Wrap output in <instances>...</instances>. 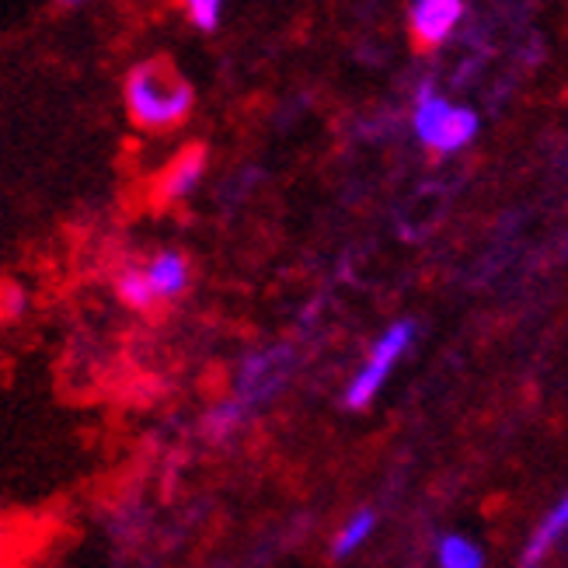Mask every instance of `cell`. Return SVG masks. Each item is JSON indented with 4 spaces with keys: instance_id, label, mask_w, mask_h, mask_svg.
Here are the masks:
<instances>
[{
    "instance_id": "1",
    "label": "cell",
    "mask_w": 568,
    "mask_h": 568,
    "mask_svg": "<svg viewBox=\"0 0 568 568\" xmlns=\"http://www.w3.org/2000/svg\"><path fill=\"white\" fill-rule=\"evenodd\" d=\"M126 115L143 133L179 130L195 109V91L168 60L136 63L122 81Z\"/></svg>"
},
{
    "instance_id": "2",
    "label": "cell",
    "mask_w": 568,
    "mask_h": 568,
    "mask_svg": "<svg viewBox=\"0 0 568 568\" xmlns=\"http://www.w3.org/2000/svg\"><path fill=\"white\" fill-rule=\"evenodd\" d=\"M412 130L418 136V143L433 154H457L471 143L481 130V122L475 115V109L467 105H454L443 94H436L433 88L418 91V102L412 112Z\"/></svg>"
},
{
    "instance_id": "3",
    "label": "cell",
    "mask_w": 568,
    "mask_h": 568,
    "mask_svg": "<svg viewBox=\"0 0 568 568\" xmlns=\"http://www.w3.org/2000/svg\"><path fill=\"white\" fill-rule=\"evenodd\" d=\"M415 338V321H394V325L374 342V349H369V356L363 359L359 374L349 381V387H345V408L353 412H363L374 405V398L384 390L390 369L398 366V359L408 353V345Z\"/></svg>"
},
{
    "instance_id": "4",
    "label": "cell",
    "mask_w": 568,
    "mask_h": 568,
    "mask_svg": "<svg viewBox=\"0 0 568 568\" xmlns=\"http://www.w3.org/2000/svg\"><path fill=\"white\" fill-rule=\"evenodd\" d=\"M293 363V353L286 345H273V349H262V353H252L244 356L237 374H234V398L244 405V408H262L265 402H273L276 394L283 390V384L290 381V366Z\"/></svg>"
},
{
    "instance_id": "5",
    "label": "cell",
    "mask_w": 568,
    "mask_h": 568,
    "mask_svg": "<svg viewBox=\"0 0 568 568\" xmlns=\"http://www.w3.org/2000/svg\"><path fill=\"white\" fill-rule=\"evenodd\" d=\"M206 164H210V154L203 143H192L185 151H179L171 158L161 175L154 182V203L158 206H175V203H185L189 195L203 185L206 179Z\"/></svg>"
},
{
    "instance_id": "6",
    "label": "cell",
    "mask_w": 568,
    "mask_h": 568,
    "mask_svg": "<svg viewBox=\"0 0 568 568\" xmlns=\"http://www.w3.org/2000/svg\"><path fill=\"white\" fill-rule=\"evenodd\" d=\"M460 18H464V0H412L408 29L415 45L436 49L454 36Z\"/></svg>"
},
{
    "instance_id": "7",
    "label": "cell",
    "mask_w": 568,
    "mask_h": 568,
    "mask_svg": "<svg viewBox=\"0 0 568 568\" xmlns=\"http://www.w3.org/2000/svg\"><path fill=\"white\" fill-rule=\"evenodd\" d=\"M143 273H146V280H151V286H154L161 304L179 301V296L192 283V265H189L185 252H179V248H161V252H154L151 258L143 262Z\"/></svg>"
},
{
    "instance_id": "8",
    "label": "cell",
    "mask_w": 568,
    "mask_h": 568,
    "mask_svg": "<svg viewBox=\"0 0 568 568\" xmlns=\"http://www.w3.org/2000/svg\"><path fill=\"white\" fill-rule=\"evenodd\" d=\"M112 290L119 296V304H126L130 311L136 314H151L161 307L158 301V293L151 286V280H146L143 273V262H126V265H119L115 268V276H112Z\"/></svg>"
},
{
    "instance_id": "9",
    "label": "cell",
    "mask_w": 568,
    "mask_h": 568,
    "mask_svg": "<svg viewBox=\"0 0 568 568\" xmlns=\"http://www.w3.org/2000/svg\"><path fill=\"white\" fill-rule=\"evenodd\" d=\"M568 534V491L565 496L551 506V513L545 516V520L537 524V530L530 534L527 540V548H524V565H537V561H545L558 540Z\"/></svg>"
},
{
    "instance_id": "10",
    "label": "cell",
    "mask_w": 568,
    "mask_h": 568,
    "mask_svg": "<svg viewBox=\"0 0 568 568\" xmlns=\"http://www.w3.org/2000/svg\"><path fill=\"white\" fill-rule=\"evenodd\" d=\"M252 418V408H244L234 394L231 398H224V402H216L206 415H203V436L210 439V443H227V439H234V433L248 423Z\"/></svg>"
},
{
    "instance_id": "11",
    "label": "cell",
    "mask_w": 568,
    "mask_h": 568,
    "mask_svg": "<svg viewBox=\"0 0 568 568\" xmlns=\"http://www.w3.org/2000/svg\"><path fill=\"white\" fill-rule=\"evenodd\" d=\"M374 527H377V516L369 513V509L353 513L349 520H345V527L338 530L335 545H332V555H335V558H349V555H356V551L366 545V540H369V534H374Z\"/></svg>"
},
{
    "instance_id": "12",
    "label": "cell",
    "mask_w": 568,
    "mask_h": 568,
    "mask_svg": "<svg viewBox=\"0 0 568 568\" xmlns=\"http://www.w3.org/2000/svg\"><path fill=\"white\" fill-rule=\"evenodd\" d=\"M436 561L443 568H478L485 565V555L475 540H467L464 534H447L436 545Z\"/></svg>"
},
{
    "instance_id": "13",
    "label": "cell",
    "mask_w": 568,
    "mask_h": 568,
    "mask_svg": "<svg viewBox=\"0 0 568 568\" xmlns=\"http://www.w3.org/2000/svg\"><path fill=\"white\" fill-rule=\"evenodd\" d=\"M224 8H227V0H182L189 24L200 32H216L220 21H224Z\"/></svg>"
},
{
    "instance_id": "14",
    "label": "cell",
    "mask_w": 568,
    "mask_h": 568,
    "mask_svg": "<svg viewBox=\"0 0 568 568\" xmlns=\"http://www.w3.org/2000/svg\"><path fill=\"white\" fill-rule=\"evenodd\" d=\"M29 311V293L18 286L14 280H0V325H11V321L24 317Z\"/></svg>"
},
{
    "instance_id": "15",
    "label": "cell",
    "mask_w": 568,
    "mask_h": 568,
    "mask_svg": "<svg viewBox=\"0 0 568 568\" xmlns=\"http://www.w3.org/2000/svg\"><path fill=\"white\" fill-rule=\"evenodd\" d=\"M84 4H91V0H60V8H63V11H78V8H84Z\"/></svg>"
}]
</instances>
